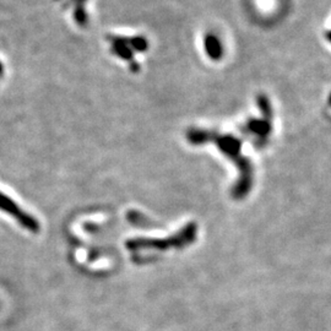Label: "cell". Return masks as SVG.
I'll return each mask as SVG.
<instances>
[{
	"instance_id": "cell-1",
	"label": "cell",
	"mask_w": 331,
	"mask_h": 331,
	"mask_svg": "<svg viewBox=\"0 0 331 331\" xmlns=\"http://www.w3.org/2000/svg\"><path fill=\"white\" fill-rule=\"evenodd\" d=\"M329 37H330V40H331V35H330V36H329Z\"/></svg>"
}]
</instances>
